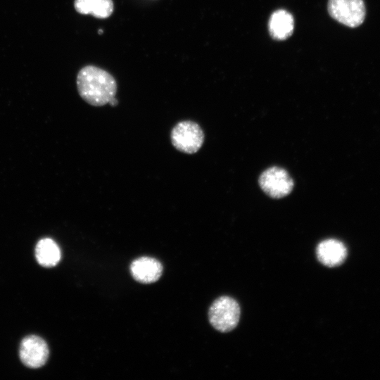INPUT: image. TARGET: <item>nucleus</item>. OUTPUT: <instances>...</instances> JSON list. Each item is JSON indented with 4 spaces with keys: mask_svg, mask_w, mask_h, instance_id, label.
I'll use <instances>...</instances> for the list:
<instances>
[{
    "mask_svg": "<svg viewBox=\"0 0 380 380\" xmlns=\"http://www.w3.org/2000/svg\"><path fill=\"white\" fill-rule=\"evenodd\" d=\"M37 262L42 266L51 267L58 263L61 260V250L57 243L51 239H42L35 248Z\"/></svg>",
    "mask_w": 380,
    "mask_h": 380,
    "instance_id": "9b49d317",
    "label": "nucleus"
},
{
    "mask_svg": "<svg viewBox=\"0 0 380 380\" xmlns=\"http://www.w3.org/2000/svg\"><path fill=\"white\" fill-rule=\"evenodd\" d=\"M77 88L81 98L93 106H102L115 96L117 82L106 70L94 65L83 67L77 76Z\"/></svg>",
    "mask_w": 380,
    "mask_h": 380,
    "instance_id": "f257e3e1",
    "label": "nucleus"
},
{
    "mask_svg": "<svg viewBox=\"0 0 380 380\" xmlns=\"http://www.w3.org/2000/svg\"><path fill=\"white\" fill-rule=\"evenodd\" d=\"M268 27L272 38L276 40H284L293 33V18L285 10H277L272 14Z\"/></svg>",
    "mask_w": 380,
    "mask_h": 380,
    "instance_id": "1a4fd4ad",
    "label": "nucleus"
},
{
    "mask_svg": "<svg viewBox=\"0 0 380 380\" xmlns=\"http://www.w3.org/2000/svg\"><path fill=\"white\" fill-rule=\"evenodd\" d=\"M327 7L334 19L350 27L360 25L365 18L363 0H329Z\"/></svg>",
    "mask_w": 380,
    "mask_h": 380,
    "instance_id": "20e7f679",
    "label": "nucleus"
},
{
    "mask_svg": "<svg viewBox=\"0 0 380 380\" xmlns=\"http://www.w3.org/2000/svg\"><path fill=\"white\" fill-rule=\"evenodd\" d=\"M130 270L135 280L143 284H150L160 277L163 266L154 258L141 257L132 262Z\"/></svg>",
    "mask_w": 380,
    "mask_h": 380,
    "instance_id": "0eeeda50",
    "label": "nucleus"
},
{
    "mask_svg": "<svg viewBox=\"0 0 380 380\" xmlns=\"http://www.w3.org/2000/svg\"><path fill=\"white\" fill-rule=\"evenodd\" d=\"M316 253L321 263L328 267H336L343 262L347 251L341 241L336 239H327L319 243Z\"/></svg>",
    "mask_w": 380,
    "mask_h": 380,
    "instance_id": "6e6552de",
    "label": "nucleus"
},
{
    "mask_svg": "<svg viewBox=\"0 0 380 380\" xmlns=\"http://www.w3.org/2000/svg\"><path fill=\"white\" fill-rule=\"evenodd\" d=\"M240 308L238 303L228 296H222L211 305L208 316L211 325L220 332L234 329L239 323Z\"/></svg>",
    "mask_w": 380,
    "mask_h": 380,
    "instance_id": "7ed1b4c3",
    "label": "nucleus"
},
{
    "mask_svg": "<svg viewBox=\"0 0 380 380\" xmlns=\"http://www.w3.org/2000/svg\"><path fill=\"white\" fill-rule=\"evenodd\" d=\"M109 105L111 106H117V104L118 103V100L115 99V97H113V99H111L110 100V101L108 102Z\"/></svg>",
    "mask_w": 380,
    "mask_h": 380,
    "instance_id": "f8f14e48",
    "label": "nucleus"
},
{
    "mask_svg": "<svg viewBox=\"0 0 380 380\" xmlns=\"http://www.w3.org/2000/svg\"><path fill=\"white\" fill-rule=\"evenodd\" d=\"M259 184L262 190L269 196L281 198L291 192L293 181L284 169L272 167L261 174Z\"/></svg>",
    "mask_w": 380,
    "mask_h": 380,
    "instance_id": "39448f33",
    "label": "nucleus"
},
{
    "mask_svg": "<svg viewBox=\"0 0 380 380\" xmlns=\"http://www.w3.org/2000/svg\"><path fill=\"white\" fill-rule=\"evenodd\" d=\"M172 146L179 151L193 154L202 146L204 133L198 124L191 120L177 122L170 132Z\"/></svg>",
    "mask_w": 380,
    "mask_h": 380,
    "instance_id": "f03ea898",
    "label": "nucleus"
},
{
    "mask_svg": "<svg viewBox=\"0 0 380 380\" xmlns=\"http://www.w3.org/2000/svg\"><path fill=\"white\" fill-rule=\"evenodd\" d=\"M74 7L80 14L101 19L110 16L114 10L113 0H75Z\"/></svg>",
    "mask_w": 380,
    "mask_h": 380,
    "instance_id": "9d476101",
    "label": "nucleus"
},
{
    "mask_svg": "<svg viewBox=\"0 0 380 380\" xmlns=\"http://www.w3.org/2000/svg\"><path fill=\"white\" fill-rule=\"evenodd\" d=\"M99 34H102V33H103V30H99Z\"/></svg>",
    "mask_w": 380,
    "mask_h": 380,
    "instance_id": "ddd939ff",
    "label": "nucleus"
},
{
    "mask_svg": "<svg viewBox=\"0 0 380 380\" xmlns=\"http://www.w3.org/2000/svg\"><path fill=\"white\" fill-rule=\"evenodd\" d=\"M48 357V346L40 337L29 336L22 341L20 347V357L27 367L39 368L46 363Z\"/></svg>",
    "mask_w": 380,
    "mask_h": 380,
    "instance_id": "423d86ee",
    "label": "nucleus"
}]
</instances>
